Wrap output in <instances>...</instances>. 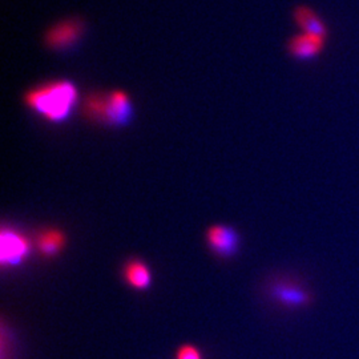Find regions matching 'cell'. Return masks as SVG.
I'll list each match as a JSON object with an SVG mask.
<instances>
[{"mask_svg": "<svg viewBox=\"0 0 359 359\" xmlns=\"http://www.w3.org/2000/svg\"><path fill=\"white\" fill-rule=\"evenodd\" d=\"M77 87L69 80H53L28 90L25 103L29 109L52 123H62L77 103Z\"/></svg>", "mask_w": 359, "mask_h": 359, "instance_id": "cell-1", "label": "cell"}, {"mask_svg": "<svg viewBox=\"0 0 359 359\" xmlns=\"http://www.w3.org/2000/svg\"><path fill=\"white\" fill-rule=\"evenodd\" d=\"M84 112L92 120L109 126L126 124L132 115L130 97L127 92L121 90L108 93L93 92L84 102Z\"/></svg>", "mask_w": 359, "mask_h": 359, "instance_id": "cell-2", "label": "cell"}, {"mask_svg": "<svg viewBox=\"0 0 359 359\" xmlns=\"http://www.w3.org/2000/svg\"><path fill=\"white\" fill-rule=\"evenodd\" d=\"M86 23L80 18H69L47 29L44 44L52 51H65L72 48L84 36Z\"/></svg>", "mask_w": 359, "mask_h": 359, "instance_id": "cell-3", "label": "cell"}, {"mask_svg": "<svg viewBox=\"0 0 359 359\" xmlns=\"http://www.w3.org/2000/svg\"><path fill=\"white\" fill-rule=\"evenodd\" d=\"M31 244L25 236L3 229L0 237V261L3 266H13L26 259Z\"/></svg>", "mask_w": 359, "mask_h": 359, "instance_id": "cell-4", "label": "cell"}, {"mask_svg": "<svg viewBox=\"0 0 359 359\" xmlns=\"http://www.w3.org/2000/svg\"><path fill=\"white\" fill-rule=\"evenodd\" d=\"M326 40L327 39L317 35L298 32L289 39L286 48L287 53L295 60L309 62L321 56L326 47Z\"/></svg>", "mask_w": 359, "mask_h": 359, "instance_id": "cell-5", "label": "cell"}, {"mask_svg": "<svg viewBox=\"0 0 359 359\" xmlns=\"http://www.w3.org/2000/svg\"><path fill=\"white\" fill-rule=\"evenodd\" d=\"M293 20L301 32L329 38V27L314 8L299 4L293 10Z\"/></svg>", "mask_w": 359, "mask_h": 359, "instance_id": "cell-6", "label": "cell"}, {"mask_svg": "<svg viewBox=\"0 0 359 359\" xmlns=\"http://www.w3.org/2000/svg\"><path fill=\"white\" fill-rule=\"evenodd\" d=\"M206 241L216 255L229 257L237 250L238 237L236 231L229 226L215 225L206 233Z\"/></svg>", "mask_w": 359, "mask_h": 359, "instance_id": "cell-7", "label": "cell"}, {"mask_svg": "<svg viewBox=\"0 0 359 359\" xmlns=\"http://www.w3.org/2000/svg\"><path fill=\"white\" fill-rule=\"evenodd\" d=\"M124 278L136 290H144L147 289L151 281H152V274L149 268L142 262V261H129L128 264L124 268Z\"/></svg>", "mask_w": 359, "mask_h": 359, "instance_id": "cell-8", "label": "cell"}, {"mask_svg": "<svg viewBox=\"0 0 359 359\" xmlns=\"http://www.w3.org/2000/svg\"><path fill=\"white\" fill-rule=\"evenodd\" d=\"M65 246V234L57 229H48L40 233L38 237L39 252L46 257L59 255Z\"/></svg>", "mask_w": 359, "mask_h": 359, "instance_id": "cell-9", "label": "cell"}, {"mask_svg": "<svg viewBox=\"0 0 359 359\" xmlns=\"http://www.w3.org/2000/svg\"><path fill=\"white\" fill-rule=\"evenodd\" d=\"M177 359H201V357L194 347L184 346L180 348Z\"/></svg>", "mask_w": 359, "mask_h": 359, "instance_id": "cell-10", "label": "cell"}]
</instances>
